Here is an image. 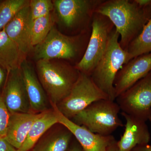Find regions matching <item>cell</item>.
I'll use <instances>...</instances> for the list:
<instances>
[{"instance_id": "obj_32", "label": "cell", "mask_w": 151, "mask_h": 151, "mask_svg": "<svg viewBox=\"0 0 151 151\" xmlns=\"http://www.w3.org/2000/svg\"><path fill=\"white\" fill-rule=\"evenodd\" d=\"M149 120L151 122V117H150V118H149Z\"/></svg>"}, {"instance_id": "obj_6", "label": "cell", "mask_w": 151, "mask_h": 151, "mask_svg": "<svg viewBox=\"0 0 151 151\" xmlns=\"http://www.w3.org/2000/svg\"><path fill=\"white\" fill-rule=\"evenodd\" d=\"M103 99L109 98L95 84L90 76L79 72L68 95L53 106L63 116L71 120L92 103Z\"/></svg>"}, {"instance_id": "obj_9", "label": "cell", "mask_w": 151, "mask_h": 151, "mask_svg": "<svg viewBox=\"0 0 151 151\" xmlns=\"http://www.w3.org/2000/svg\"><path fill=\"white\" fill-rule=\"evenodd\" d=\"M122 112L147 122L151 113V72L116 97Z\"/></svg>"}, {"instance_id": "obj_27", "label": "cell", "mask_w": 151, "mask_h": 151, "mask_svg": "<svg viewBox=\"0 0 151 151\" xmlns=\"http://www.w3.org/2000/svg\"><path fill=\"white\" fill-rule=\"evenodd\" d=\"M67 151H85L78 141L74 138Z\"/></svg>"}, {"instance_id": "obj_24", "label": "cell", "mask_w": 151, "mask_h": 151, "mask_svg": "<svg viewBox=\"0 0 151 151\" xmlns=\"http://www.w3.org/2000/svg\"><path fill=\"white\" fill-rule=\"evenodd\" d=\"M10 114L0 93V137H5Z\"/></svg>"}, {"instance_id": "obj_8", "label": "cell", "mask_w": 151, "mask_h": 151, "mask_svg": "<svg viewBox=\"0 0 151 151\" xmlns=\"http://www.w3.org/2000/svg\"><path fill=\"white\" fill-rule=\"evenodd\" d=\"M103 0H55L58 17L63 26L70 31L92 30V18Z\"/></svg>"}, {"instance_id": "obj_10", "label": "cell", "mask_w": 151, "mask_h": 151, "mask_svg": "<svg viewBox=\"0 0 151 151\" xmlns=\"http://www.w3.org/2000/svg\"><path fill=\"white\" fill-rule=\"evenodd\" d=\"M1 94L10 113L32 112L20 68L8 74Z\"/></svg>"}, {"instance_id": "obj_11", "label": "cell", "mask_w": 151, "mask_h": 151, "mask_svg": "<svg viewBox=\"0 0 151 151\" xmlns=\"http://www.w3.org/2000/svg\"><path fill=\"white\" fill-rule=\"evenodd\" d=\"M151 72V52L134 58L123 65L114 82L116 97Z\"/></svg>"}, {"instance_id": "obj_15", "label": "cell", "mask_w": 151, "mask_h": 151, "mask_svg": "<svg viewBox=\"0 0 151 151\" xmlns=\"http://www.w3.org/2000/svg\"><path fill=\"white\" fill-rule=\"evenodd\" d=\"M126 120L125 129L117 145L120 151H132L137 146L149 144L151 136L146 122L122 112Z\"/></svg>"}, {"instance_id": "obj_25", "label": "cell", "mask_w": 151, "mask_h": 151, "mask_svg": "<svg viewBox=\"0 0 151 151\" xmlns=\"http://www.w3.org/2000/svg\"><path fill=\"white\" fill-rule=\"evenodd\" d=\"M0 151H18L9 142L5 137H0Z\"/></svg>"}, {"instance_id": "obj_5", "label": "cell", "mask_w": 151, "mask_h": 151, "mask_svg": "<svg viewBox=\"0 0 151 151\" xmlns=\"http://www.w3.org/2000/svg\"><path fill=\"white\" fill-rule=\"evenodd\" d=\"M120 111L115 101L103 99L92 103L71 120L95 134L110 136L124 126L119 117Z\"/></svg>"}, {"instance_id": "obj_14", "label": "cell", "mask_w": 151, "mask_h": 151, "mask_svg": "<svg viewBox=\"0 0 151 151\" xmlns=\"http://www.w3.org/2000/svg\"><path fill=\"white\" fill-rule=\"evenodd\" d=\"M29 4L22 9L4 28L9 37L17 45L24 55L33 49L31 42L32 21Z\"/></svg>"}, {"instance_id": "obj_31", "label": "cell", "mask_w": 151, "mask_h": 151, "mask_svg": "<svg viewBox=\"0 0 151 151\" xmlns=\"http://www.w3.org/2000/svg\"><path fill=\"white\" fill-rule=\"evenodd\" d=\"M4 1H0V9H1V8L2 6L3 5Z\"/></svg>"}, {"instance_id": "obj_18", "label": "cell", "mask_w": 151, "mask_h": 151, "mask_svg": "<svg viewBox=\"0 0 151 151\" xmlns=\"http://www.w3.org/2000/svg\"><path fill=\"white\" fill-rule=\"evenodd\" d=\"M73 139L71 132L61 125L57 131L44 135L30 151H67Z\"/></svg>"}, {"instance_id": "obj_30", "label": "cell", "mask_w": 151, "mask_h": 151, "mask_svg": "<svg viewBox=\"0 0 151 151\" xmlns=\"http://www.w3.org/2000/svg\"><path fill=\"white\" fill-rule=\"evenodd\" d=\"M105 151H120L117 145V141L116 140L111 143L106 148Z\"/></svg>"}, {"instance_id": "obj_23", "label": "cell", "mask_w": 151, "mask_h": 151, "mask_svg": "<svg viewBox=\"0 0 151 151\" xmlns=\"http://www.w3.org/2000/svg\"><path fill=\"white\" fill-rule=\"evenodd\" d=\"M29 7L32 22L50 14L54 8L53 1L50 0H31Z\"/></svg>"}, {"instance_id": "obj_29", "label": "cell", "mask_w": 151, "mask_h": 151, "mask_svg": "<svg viewBox=\"0 0 151 151\" xmlns=\"http://www.w3.org/2000/svg\"><path fill=\"white\" fill-rule=\"evenodd\" d=\"M136 3L140 6L143 7L151 6V0H135Z\"/></svg>"}, {"instance_id": "obj_26", "label": "cell", "mask_w": 151, "mask_h": 151, "mask_svg": "<svg viewBox=\"0 0 151 151\" xmlns=\"http://www.w3.org/2000/svg\"><path fill=\"white\" fill-rule=\"evenodd\" d=\"M8 73L4 68L0 66V93H1L5 84Z\"/></svg>"}, {"instance_id": "obj_12", "label": "cell", "mask_w": 151, "mask_h": 151, "mask_svg": "<svg viewBox=\"0 0 151 151\" xmlns=\"http://www.w3.org/2000/svg\"><path fill=\"white\" fill-rule=\"evenodd\" d=\"M56 112L58 123L64 126L73 134L74 138L85 151H105L106 148L116 140L113 135L102 136L95 134L84 126L75 124L52 106Z\"/></svg>"}, {"instance_id": "obj_2", "label": "cell", "mask_w": 151, "mask_h": 151, "mask_svg": "<svg viewBox=\"0 0 151 151\" xmlns=\"http://www.w3.org/2000/svg\"><path fill=\"white\" fill-rule=\"evenodd\" d=\"M91 31L76 35L60 32L54 27L45 39L34 47L37 60L61 59L74 61L81 58L86 51Z\"/></svg>"}, {"instance_id": "obj_7", "label": "cell", "mask_w": 151, "mask_h": 151, "mask_svg": "<svg viewBox=\"0 0 151 151\" xmlns=\"http://www.w3.org/2000/svg\"><path fill=\"white\" fill-rule=\"evenodd\" d=\"M115 28L107 17L95 12L88 45L81 60L75 65L78 71L90 76L103 57L111 32Z\"/></svg>"}, {"instance_id": "obj_1", "label": "cell", "mask_w": 151, "mask_h": 151, "mask_svg": "<svg viewBox=\"0 0 151 151\" xmlns=\"http://www.w3.org/2000/svg\"><path fill=\"white\" fill-rule=\"evenodd\" d=\"M95 12L113 23L120 35V45L126 50L151 18V6L143 7L135 0H103Z\"/></svg>"}, {"instance_id": "obj_21", "label": "cell", "mask_w": 151, "mask_h": 151, "mask_svg": "<svg viewBox=\"0 0 151 151\" xmlns=\"http://www.w3.org/2000/svg\"><path fill=\"white\" fill-rule=\"evenodd\" d=\"M54 19L51 14L32 22L31 42L33 48L43 41L53 27Z\"/></svg>"}, {"instance_id": "obj_17", "label": "cell", "mask_w": 151, "mask_h": 151, "mask_svg": "<svg viewBox=\"0 0 151 151\" xmlns=\"http://www.w3.org/2000/svg\"><path fill=\"white\" fill-rule=\"evenodd\" d=\"M58 124L56 112L53 108L41 113L32 124L24 142L18 151H30L49 129Z\"/></svg>"}, {"instance_id": "obj_19", "label": "cell", "mask_w": 151, "mask_h": 151, "mask_svg": "<svg viewBox=\"0 0 151 151\" xmlns=\"http://www.w3.org/2000/svg\"><path fill=\"white\" fill-rule=\"evenodd\" d=\"M24 55L9 37L4 28L0 31V66L7 72L20 68Z\"/></svg>"}, {"instance_id": "obj_4", "label": "cell", "mask_w": 151, "mask_h": 151, "mask_svg": "<svg viewBox=\"0 0 151 151\" xmlns=\"http://www.w3.org/2000/svg\"><path fill=\"white\" fill-rule=\"evenodd\" d=\"M119 37L115 27L103 57L90 75L95 84L113 101L116 99L114 86L116 76L123 65L130 61L127 52L120 45Z\"/></svg>"}, {"instance_id": "obj_33", "label": "cell", "mask_w": 151, "mask_h": 151, "mask_svg": "<svg viewBox=\"0 0 151 151\" xmlns=\"http://www.w3.org/2000/svg\"><path fill=\"white\" fill-rule=\"evenodd\" d=\"M150 117H151V116H150Z\"/></svg>"}, {"instance_id": "obj_28", "label": "cell", "mask_w": 151, "mask_h": 151, "mask_svg": "<svg viewBox=\"0 0 151 151\" xmlns=\"http://www.w3.org/2000/svg\"><path fill=\"white\" fill-rule=\"evenodd\" d=\"M132 151H151V145L148 144L137 146Z\"/></svg>"}, {"instance_id": "obj_22", "label": "cell", "mask_w": 151, "mask_h": 151, "mask_svg": "<svg viewBox=\"0 0 151 151\" xmlns=\"http://www.w3.org/2000/svg\"><path fill=\"white\" fill-rule=\"evenodd\" d=\"M30 1L6 0L0 9V31L4 29L22 9L27 5Z\"/></svg>"}, {"instance_id": "obj_3", "label": "cell", "mask_w": 151, "mask_h": 151, "mask_svg": "<svg viewBox=\"0 0 151 151\" xmlns=\"http://www.w3.org/2000/svg\"><path fill=\"white\" fill-rule=\"evenodd\" d=\"M36 67L38 77L52 106L67 97L79 74L75 65L51 60H38Z\"/></svg>"}, {"instance_id": "obj_20", "label": "cell", "mask_w": 151, "mask_h": 151, "mask_svg": "<svg viewBox=\"0 0 151 151\" xmlns=\"http://www.w3.org/2000/svg\"><path fill=\"white\" fill-rule=\"evenodd\" d=\"M126 51L129 55L130 60L151 52V18L140 33L130 42Z\"/></svg>"}, {"instance_id": "obj_16", "label": "cell", "mask_w": 151, "mask_h": 151, "mask_svg": "<svg viewBox=\"0 0 151 151\" xmlns=\"http://www.w3.org/2000/svg\"><path fill=\"white\" fill-rule=\"evenodd\" d=\"M40 113H11L5 138L17 150L24 142L32 124Z\"/></svg>"}, {"instance_id": "obj_13", "label": "cell", "mask_w": 151, "mask_h": 151, "mask_svg": "<svg viewBox=\"0 0 151 151\" xmlns=\"http://www.w3.org/2000/svg\"><path fill=\"white\" fill-rule=\"evenodd\" d=\"M20 68L32 112L40 113L50 110V102L32 65L24 59Z\"/></svg>"}]
</instances>
